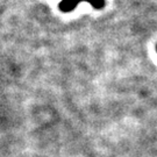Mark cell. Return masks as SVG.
<instances>
[{
  "instance_id": "obj_1",
  "label": "cell",
  "mask_w": 157,
  "mask_h": 157,
  "mask_svg": "<svg viewBox=\"0 0 157 157\" xmlns=\"http://www.w3.org/2000/svg\"><path fill=\"white\" fill-rule=\"evenodd\" d=\"M80 1L82 0H62V2L59 4V8L62 12L67 13V12L75 10Z\"/></svg>"
},
{
  "instance_id": "obj_2",
  "label": "cell",
  "mask_w": 157,
  "mask_h": 157,
  "mask_svg": "<svg viewBox=\"0 0 157 157\" xmlns=\"http://www.w3.org/2000/svg\"><path fill=\"white\" fill-rule=\"evenodd\" d=\"M84 1H87L90 2L91 5L93 6L97 10H100L105 6V0H84Z\"/></svg>"
}]
</instances>
